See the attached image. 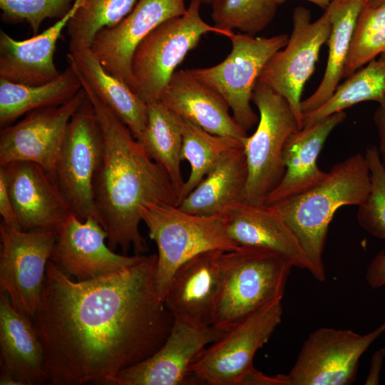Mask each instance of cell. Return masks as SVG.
Returning <instances> with one entry per match:
<instances>
[{
	"instance_id": "obj_7",
	"label": "cell",
	"mask_w": 385,
	"mask_h": 385,
	"mask_svg": "<svg viewBox=\"0 0 385 385\" xmlns=\"http://www.w3.org/2000/svg\"><path fill=\"white\" fill-rule=\"evenodd\" d=\"M252 102L259 120L243 145L248 173L244 202L263 205L284 175L285 143L300 127L286 99L265 83L257 81Z\"/></svg>"
},
{
	"instance_id": "obj_22",
	"label": "cell",
	"mask_w": 385,
	"mask_h": 385,
	"mask_svg": "<svg viewBox=\"0 0 385 385\" xmlns=\"http://www.w3.org/2000/svg\"><path fill=\"white\" fill-rule=\"evenodd\" d=\"M345 118L344 111L338 112L304 126L289 136L283 151L284 175L265 205H272L302 193L325 178L327 172L319 169L317 159L331 133Z\"/></svg>"
},
{
	"instance_id": "obj_43",
	"label": "cell",
	"mask_w": 385,
	"mask_h": 385,
	"mask_svg": "<svg viewBox=\"0 0 385 385\" xmlns=\"http://www.w3.org/2000/svg\"><path fill=\"white\" fill-rule=\"evenodd\" d=\"M190 1H192V0H190ZM194 1H197L200 2L201 4H210V5H212L217 0H194Z\"/></svg>"
},
{
	"instance_id": "obj_16",
	"label": "cell",
	"mask_w": 385,
	"mask_h": 385,
	"mask_svg": "<svg viewBox=\"0 0 385 385\" xmlns=\"http://www.w3.org/2000/svg\"><path fill=\"white\" fill-rule=\"evenodd\" d=\"M107 239L97 220H81L72 212L57 230L50 260L67 275L83 281L132 266L145 257L117 254L106 245Z\"/></svg>"
},
{
	"instance_id": "obj_31",
	"label": "cell",
	"mask_w": 385,
	"mask_h": 385,
	"mask_svg": "<svg viewBox=\"0 0 385 385\" xmlns=\"http://www.w3.org/2000/svg\"><path fill=\"white\" fill-rule=\"evenodd\" d=\"M371 189L366 201L359 206L356 218L360 226L373 236L385 239V166L378 148H366ZM365 279L373 289L385 286V251L379 252L369 263Z\"/></svg>"
},
{
	"instance_id": "obj_6",
	"label": "cell",
	"mask_w": 385,
	"mask_h": 385,
	"mask_svg": "<svg viewBox=\"0 0 385 385\" xmlns=\"http://www.w3.org/2000/svg\"><path fill=\"white\" fill-rule=\"evenodd\" d=\"M197 1L186 11L157 26L136 47L131 60L133 91L146 103L159 101L161 93L187 54L208 33L229 37L227 31L206 23Z\"/></svg>"
},
{
	"instance_id": "obj_9",
	"label": "cell",
	"mask_w": 385,
	"mask_h": 385,
	"mask_svg": "<svg viewBox=\"0 0 385 385\" xmlns=\"http://www.w3.org/2000/svg\"><path fill=\"white\" fill-rule=\"evenodd\" d=\"M384 332L385 321L365 334L350 329L319 328L304 342L290 371L270 376V384H351L361 356Z\"/></svg>"
},
{
	"instance_id": "obj_29",
	"label": "cell",
	"mask_w": 385,
	"mask_h": 385,
	"mask_svg": "<svg viewBox=\"0 0 385 385\" xmlns=\"http://www.w3.org/2000/svg\"><path fill=\"white\" fill-rule=\"evenodd\" d=\"M147 105V125L140 143L148 155L167 173L178 195L179 205L185 183L181 171L183 135L180 117L160 100Z\"/></svg>"
},
{
	"instance_id": "obj_11",
	"label": "cell",
	"mask_w": 385,
	"mask_h": 385,
	"mask_svg": "<svg viewBox=\"0 0 385 385\" xmlns=\"http://www.w3.org/2000/svg\"><path fill=\"white\" fill-rule=\"evenodd\" d=\"M281 302L254 312L207 346L191 366L196 384L243 385L256 369L253 358L280 324Z\"/></svg>"
},
{
	"instance_id": "obj_41",
	"label": "cell",
	"mask_w": 385,
	"mask_h": 385,
	"mask_svg": "<svg viewBox=\"0 0 385 385\" xmlns=\"http://www.w3.org/2000/svg\"><path fill=\"white\" fill-rule=\"evenodd\" d=\"M287 1H289V0H276L278 5ZM304 1H309L312 4H316L317 6H319L322 9H326L334 0H304Z\"/></svg>"
},
{
	"instance_id": "obj_19",
	"label": "cell",
	"mask_w": 385,
	"mask_h": 385,
	"mask_svg": "<svg viewBox=\"0 0 385 385\" xmlns=\"http://www.w3.org/2000/svg\"><path fill=\"white\" fill-rule=\"evenodd\" d=\"M224 252L200 253L176 270L164 298L165 307L174 319L211 324L220 289Z\"/></svg>"
},
{
	"instance_id": "obj_10",
	"label": "cell",
	"mask_w": 385,
	"mask_h": 385,
	"mask_svg": "<svg viewBox=\"0 0 385 385\" xmlns=\"http://www.w3.org/2000/svg\"><path fill=\"white\" fill-rule=\"evenodd\" d=\"M103 149L101 128L86 96L68 123L52 175L72 212L81 220L91 217L101 223L93 185Z\"/></svg>"
},
{
	"instance_id": "obj_24",
	"label": "cell",
	"mask_w": 385,
	"mask_h": 385,
	"mask_svg": "<svg viewBox=\"0 0 385 385\" xmlns=\"http://www.w3.org/2000/svg\"><path fill=\"white\" fill-rule=\"evenodd\" d=\"M1 371L21 385L46 383L44 351L33 319L16 309L0 292Z\"/></svg>"
},
{
	"instance_id": "obj_42",
	"label": "cell",
	"mask_w": 385,
	"mask_h": 385,
	"mask_svg": "<svg viewBox=\"0 0 385 385\" xmlns=\"http://www.w3.org/2000/svg\"><path fill=\"white\" fill-rule=\"evenodd\" d=\"M385 0H363L364 4L368 5H377L384 1Z\"/></svg>"
},
{
	"instance_id": "obj_39",
	"label": "cell",
	"mask_w": 385,
	"mask_h": 385,
	"mask_svg": "<svg viewBox=\"0 0 385 385\" xmlns=\"http://www.w3.org/2000/svg\"><path fill=\"white\" fill-rule=\"evenodd\" d=\"M385 358V349L377 350L372 356L369 374L365 380L366 385H377L379 383L380 372Z\"/></svg>"
},
{
	"instance_id": "obj_13",
	"label": "cell",
	"mask_w": 385,
	"mask_h": 385,
	"mask_svg": "<svg viewBox=\"0 0 385 385\" xmlns=\"http://www.w3.org/2000/svg\"><path fill=\"white\" fill-rule=\"evenodd\" d=\"M57 231L29 230L0 224V292L33 318L40 304L46 266Z\"/></svg>"
},
{
	"instance_id": "obj_8",
	"label": "cell",
	"mask_w": 385,
	"mask_h": 385,
	"mask_svg": "<svg viewBox=\"0 0 385 385\" xmlns=\"http://www.w3.org/2000/svg\"><path fill=\"white\" fill-rule=\"evenodd\" d=\"M228 38L232 49L222 62L189 70L225 99L236 123L247 132L259 120L251 106L255 86L268 61L286 46L289 36L255 37L233 32Z\"/></svg>"
},
{
	"instance_id": "obj_5",
	"label": "cell",
	"mask_w": 385,
	"mask_h": 385,
	"mask_svg": "<svg viewBox=\"0 0 385 385\" xmlns=\"http://www.w3.org/2000/svg\"><path fill=\"white\" fill-rule=\"evenodd\" d=\"M140 214L158 247L155 284L163 301L175 272L184 262L205 252L240 247L227 232L225 215L192 214L169 204H148Z\"/></svg>"
},
{
	"instance_id": "obj_35",
	"label": "cell",
	"mask_w": 385,
	"mask_h": 385,
	"mask_svg": "<svg viewBox=\"0 0 385 385\" xmlns=\"http://www.w3.org/2000/svg\"><path fill=\"white\" fill-rule=\"evenodd\" d=\"M211 6L214 26L255 36L273 20L278 4L276 0H217Z\"/></svg>"
},
{
	"instance_id": "obj_37",
	"label": "cell",
	"mask_w": 385,
	"mask_h": 385,
	"mask_svg": "<svg viewBox=\"0 0 385 385\" xmlns=\"http://www.w3.org/2000/svg\"><path fill=\"white\" fill-rule=\"evenodd\" d=\"M0 214L3 218L2 222L21 230L9 192L6 173L1 165H0Z\"/></svg>"
},
{
	"instance_id": "obj_4",
	"label": "cell",
	"mask_w": 385,
	"mask_h": 385,
	"mask_svg": "<svg viewBox=\"0 0 385 385\" xmlns=\"http://www.w3.org/2000/svg\"><path fill=\"white\" fill-rule=\"evenodd\" d=\"M292 267L287 257L265 248L240 246L224 252L211 325L227 332L259 309L282 302Z\"/></svg>"
},
{
	"instance_id": "obj_40",
	"label": "cell",
	"mask_w": 385,
	"mask_h": 385,
	"mask_svg": "<svg viewBox=\"0 0 385 385\" xmlns=\"http://www.w3.org/2000/svg\"><path fill=\"white\" fill-rule=\"evenodd\" d=\"M1 385H21V384L9 372L1 371Z\"/></svg>"
},
{
	"instance_id": "obj_1",
	"label": "cell",
	"mask_w": 385,
	"mask_h": 385,
	"mask_svg": "<svg viewBox=\"0 0 385 385\" xmlns=\"http://www.w3.org/2000/svg\"><path fill=\"white\" fill-rule=\"evenodd\" d=\"M157 254L88 280L52 261L32 318L44 351L46 384L114 385L168 338L174 317L156 293Z\"/></svg>"
},
{
	"instance_id": "obj_18",
	"label": "cell",
	"mask_w": 385,
	"mask_h": 385,
	"mask_svg": "<svg viewBox=\"0 0 385 385\" xmlns=\"http://www.w3.org/2000/svg\"><path fill=\"white\" fill-rule=\"evenodd\" d=\"M1 166L21 230L57 231L72 211L46 170L29 161Z\"/></svg>"
},
{
	"instance_id": "obj_3",
	"label": "cell",
	"mask_w": 385,
	"mask_h": 385,
	"mask_svg": "<svg viewBox=\"0 0 385 385\" xmlns=\"http://www.w3.org/2000/svg\"><path fill=\"white\" fill-rule=\"evenodd\" d=\"M371 189L366 158L356 153L334 165L313 188L272 205L297 238L310 262V273L317 281L326 279L323 253L335 212L345 205H361Z\"/></svg>"
},
{
	"instance_id": "obj_15",
	"label": "cell",
	"mask_w": 385,
	"mask_h": 385,
	"mask_svg": "<svg viewBox=\"0 0 385 385\" xmlns=\"http://www.w3.org/2000/svg\"><path fill=\"white\" fill-rule=\"evenodd\" d=\"M225 332L174 319L162 346L152 356L122 370L114 385H183L195 382L190 368L199 354Z\"/></svg>"
},
{
	"instance_id": "obj_28",
	"label": "cell",
	"mask_w": 385,
	"mask_h": 385,
	"mask_svg": "<svg viewBox=\"0 0 385 385\" xmlns=\"http://www.w3.org/2000/svg\"><path fill=\"white\" fill-rule=\"evenodd\" d=\"M81 79L70 65L55 79L39 85L19 84L0 78V125L6 127L24 114L56 106L81 89Z\"/></svg>"
},
{
	"instance_id": "obj_20",
	"label": "cell",
	"mask_w": 385,
	"mask_h": 385,
	"mask_svg": "<svg viewBox=\"0 0 385 385\" xmlns=\"http://www.w3.org/2000/svg\"><path fill=\"white\" fill-rule=\"evenodd\" d=\"M160 101L176 115L212 134L236 139L242 145L248 136L230 115L225 99L189 69L175 71Z\"/></svg>"
},
{
	"instance_id": "obj_30",
	"label": "cell",
	"mask_w": 385,
	"mask_h": 385,
	"mask_svg": "<svg viewBox=\"0 0 385 385\" xmlns=\"http://www.w3.org/2000/svg\"><path fill=\"white\" fill-rule=\"evenodd\" d=\"M364 101L385 102V53L346 78L319 108L304 113L302 127Z\"/></svg>"
},
{
	"instance_id": "obj_38",
	"label": "cell",
	"mask_w": 385,
	"mask_h": 385,
	"mask_svg": "<svg viewBox=\"0 0 385 385\" xmlns=\"http://www.w3.org/2000/svg\"><path fill=\"white\" fill-rule=\"evenodd\" d=\"M373 120L379 137L378 150L385 166V102L379 104L374 113Z\"/></svg>"
},
{
	"instance_id": "obj_27",
	"label": "cell",
	"mask_w": 385,
	"mask_h": 385,
	"mask_svg": "<svg viewBox=\"0 0 385 385\" xmlns=\"http://www.w3.org/2000/svg\"><path fill=\"white\" fill-rule=\"evenodd\" d=\"M363 0H334L326 9L331 20L328 57L322 79L314 92L302 101L303 114L324 103L343 78L357 18Z\"/></svg>"
},
{
	"instance_id": "obj_36",
	"label": "cell",
	"mask_w": 385,
	"mask_h": 385,
	"mask_svg": "<svg viewBox=\"0 0 385 385\" xmlns=\"http://www.w3.org/2000/svg\"><path fill=\"white\" fill-rule=\"evenodd\" d=\"M76 0H0L1 21L8 24L26 23L33 36L37 35L47 19H61Z\"/></svg>"
},
{
	"instance_id": "obj_14",
	"label": "cell",
	"mask_w": 385,
	"mask_h": 385,
	"mask_svg": "<svg viewBox=\"0 0 385 385\" xmlns=\"http://www.w3.org/2000/svg\"><path fill=\"white\" fill-rule=\"evenodd\" d=\"M86 98L82 88L64 103L29 113L0 132V165L15 161L38 164L52 178L70 120Z\"/></svg>"
},
{
	"instance_id": "obj_33",
	"label": "cell",
	"mask_w": 385,
	"mask_h": 385,
	"mask_svg": "<svg viewBox=\"0 0 385 385\" xmlns=\"http://www.w3.org/2000/svg\"><path fill=\"white\" fill-rule=\"evenodd\" d=\"M138 0H82L68 21L69 52L90 48L96 34L120 22Z\"/></svg>"
},
{
	"instance_id": "obj_17",
	"label": "cell",
	"mask_w": 385,
	"mask_h": 385,
	"mask_svg": "<svg viewBox=\"0 0 385 385\" xmlns=\"http://www.w3.org/2000/svg\"><path fill=\"white\" fill-rule=\"evenodd\" d=\"M185 0H138L118 24L100 31L90 47L104 68L133 90L131 60L140 41L163 22L183 15Z\"/></svg>"
},
{
	"instance_id": "obj_32",
	"label": "cell",
	"mask_w": 385,
	"mask_h": 385,
	"mask_svg": "<svg viewBox=\"0 0 385 385\" xmlns=\"http://www.w3.org/2000/svg\"><path fill=\"white\" fill-rule=\"evenodd\" d=\"M180 120L183 135L181 158L190 166V173L181 194V202L226 151L243 147V145L236 139L212 134L182 117Z\"/></svg>"
},
{
	"instance_id": "obj_23",
	"label": "cell",
	"mask_w": 385,
	"mask_h": 385,
	"mask_svg": "<svg viewBox=\"0 0 385 385\" xmlns=\"http://www.w3.org/2000/svg\"><path fill=\"white\" fill-rule=\"evenodd\" d=\"M225 225L230 237L239 246L277 252L294 267L311 272L310 262L300 243L274 207L243 202L225 215Z\"/></svg>"
},
{
	"instance_id": "obj_34",
	"label": "cell",
	"mask_w": 385,
	"mask_h": 385,
	"mask_svg": "<svg viewBox=\"0 0 385 385\" xmlns=\"http://www.w3.org/2000/svg\"><path fill=\"white\" fill-rule=\"evenodd\" d=\"M385 53V1L363 4L357 18L343 78Z\"/></svg>"
},
{
	"instance_id": "obj_26",
	"label": "cell",
	"mask_w": 385,
	"mask_h": 385,
	"mask_svg": "<svg viewBox=\"0 0 385 385\" xmlns=\"http://www.w3.org/2000/svg\"><path fill=\"white\" fill-rule=\"evenodd\" d=\"M67 61L78 75L114 111L136 140L141 141L148 120V105L128 84L108 72L91 48L69 52Z\"/></svg>"
},
{
	"instance_id": "obj_21",
	"label": "cell",
	"mask_w": 385,
	"mask_h": 385,
	"mask_svg": "<svg viewBox=\"0 0 385 385\" xmlns=\"http://www.w3.org/2000/svg\"><path fill=\"white\" fill-rule=\"evenodd\" d=\"M82 0H76L72 9L43 32L18 41L0 31V78L25 85H39L57 78L54 63L58 41Z\"/></svg>"
},
{
	"instance_id": "obj_2",
	"label": "cell",
	"mask_w": 385,
	"mask_h": 385,
	"mask_svg": "<svg viewBox=\"0 0 385 385\" xmlns=\"http://www.w3.org/2000/svg\"><path fill=\"white\" fill-rule=\"evenodd\" d=\"M100 123L104 142L93 190L108 245L125 255L132 247L143 255L148 247L139 226L148 204L178 205V197L163 168L146 153L114 111L79 77Z\"/></svg>"
},
{
	"instance_id": "obj_25",
	"label": "cell",
	"mask_w": 385,
	"mask_h": 385,
	"mask_svg": "<svg viewBox=\"0 0 385 385\" xmlns=\"http://www.w3.org/2000/svg\"><path fill=\"white\" fill-rule=\"evenodd\" d=\"M247 176L243 147L232 148L219 158L178 207L199 215H226L244 202Z\"/></svg>"
},
{
	"instance_id": "obj_12",
	"label": "cell",
	"mask_w": 385,
	"mask_h": 385,
	"mask_svg": "<svg viewBox=\"0 0 385 385\" xmlns=\"http://www.w3.org/2000/svg\"><path fill=\"white\" fill-rule=\"evenodd\" d=\"M292 22V31L286 46L268 61L258 81L286 99L302 128V94L314 73L321 48L329 38L331 20L325 9L319 19L312 22L309 10L297 6L293 12Z\"/></svg>"
}]
</instances>
